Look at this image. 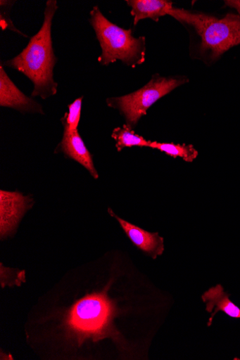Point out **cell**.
Instances as JSON below:
<instances>
[{
  "mask_svg": "<svg viewBox=\"0 0 240 360\" xmlns=\"http://www.w3.org/2000/svg\"><path fill=\"white\" fill-rule=\"evenodd\" d=\"M189 32L191 55L211 65L232 48L240 45V15H216L173 8L168 13Z\"/></svg>",
  "mask_w": 240,
  "mask_h": 360,
  "instance_id": "cell-1",
  "label": "cell"
},
{
  "mask_svg": "<svg viewBox=\"0 0 240 360\" xmlns=\"http://www.w3.org/2000/svg\"><path fill=\"white\" fill-rule=\"evenodd\" d=\"M58 10L56 0H49L44 20L38 34L31 38L25 49L13 59L4 61L6 67L25 75L33 84L31 96L43 100L57 94L58 84L53 79V68L57 58L53 49L51 27Z\"/></svg>",
  "mask_w": 240,
  "mask_h": 360,
  "instance_id": "cell-2",
  "label": "cell"
},
{
  "mask_svg": "<svg viewBox=\"0 0 240 360\" xmlns=\"http://www.w3.org/2000/svg\"><path fill=\"white\" fill-rule=\"evenodd\" d=\"M90 23L101 49L98 58L101 65H108L121 60L127 67L135 68L145 62V37H134L131 29L126 30L113 23L97 6L90 12Z\"/></svg>",
  "mask_w": 240,
  "mask_h": 360,
  "instance_id": "cell-3",
  "label": "cell"
},
{
  "mask_svg": "<svg viewBox=\"0 0 240 360\" xmlns=\"http://www.w3.org/2000/svg\"><path fill=\"white\" fill-rule=\"evenodd\" d=\"M189 82L186 77H164L155 75L141 89L125 96L109 98L107 103L109 107L120 110L126 124L132 128L162 97Z\"/></svg>",
  "mask_w": 240,
  "mask_h": 360,
  "instance_id": "cell-4",
  "label": "cell"
},
{
  "mask_svg": "<svg viewBox=\"0 0 240 360\" xmlns=\"http://www.w3.org/2000/svg\"><path fill=\"white\" fill-rule=\"evenodd\" d=\"M113 315L110 301L103 294H94L79 301L72 308L68 323L84 338L101 339L109 328Z\"/></svg>",
  "mask_w": 240,
  "mask_h": 360,
  "instance_id": "cell-5",
  "label": "cell"
},
{
  "mask_svg": "<svg viewBox=\"0 0 240 360\" xmlns=\"http://www.w3.org/2000/svg\"><path fill=\"white\" fill-rule=\"evenodd\" d=\"M34 201L18 191H0V238L6 239L17 230L25 214Z\"/></svg>",
  "mask_w": 240,
  "mask_h": 360,
  "instance_id": "cell-6",
  "label": "cell"
},
{
  "mask_svg": "<svg viewBox=\"0 0 240 360\" xmlns=\"http://www.w3.org/2000/svg\"><path fill=\"white\" fill-rule=\"evenodd\" d=\"M0 106L13 108L22 113L44 115L42 105L25 95L15 85L2 64L0 67Z\"/></svg>",
  "mask_w": 240,
  "mask_h": 360,
  "instance_id": "cell-7",
  "label": "cell"
},
{
  "mask_svg": "<svg viewBox=\"0 0 240 360\" xmlns=\"http://www.w3.org/2000/svg\"><path fill=\"white\" fill-rule=\"evenodd\" d=\"M108 212L112 217L118 220L125 234L137 248H139L153 259L163 254L164 251L163 238L160 237L158 233H151L145 231L139 226L118 217L111 209H109Z\"/></svg>",
  "mask_w": 240,
  "mask_h": 360,
  "instance_id": "cell-8",
  "label": "cell"
},
{
  "mask_svg": "<svg viewBox=\"0 0 240 360\" xmlns=\"http://www.w3.org/2000/svg\"><path fill=\"white\" fill-rule=\"evenodd\" d=\"M56 153H63L66 157L76 160L89 172L94 179L99 178V174L94 165L92 155L84 144L78 130L72 134L64 132L62 141L56 149Z\"/></svg>",
  "mask_w": 240,
  "mask_h": 360,
  "instance_id": "cell-9",
  "label": "cell"
},
{
  "mask_svg": "<svg viewBox=\"0 0 240 360\" xmlns=\"http://www.w3.org/2000/svg\"><path fill=\"white\" fill-rule=\"evenodd\" d=\"M126 3L131 8L134 25L148 18L158 22L174 8L173 3L167 0H127Z\"/></svg>",
  "mask_w": 240,
  "mask_h": 360,
  "instance_id": "cell-10",
  "label": "cell"
},
{
  "mask_svg": "<svg viewBox=\"0 0 240 360\" xmlns=\"http://www.w3.org/2000/svg\"><path fill=\"white\" fill-rule=\"evenodd\" d=\"M229 297L221 285L211 288L203 294L202 300L207 304L206 309L212 313L208 326L212 324L214 316L220 311L230 317L240 319V309L233 304Z\"/></svg>",
  "mask_w": 240,
  "mask_h": 360,
  "instance_id": "cell-11",
  "label": "cell"
},
{
  "mask_svg": "<svg viewBox=\"0 0 240 360\" xmlns=\"http://www.w3.org/2000/svg\"><path fill=\"white\" fill-rule=\"evenodd\" d=\"M112 138L116 141V148L119 152L125 148L134 146L150 148L151 141L136 134L132 128L127 124L114 129Z\"/></svg>",
  "mask_w": 240,
  "mask_h": 360,
  "instance_id": "cell-12",
  "label": "cell"
},
{
  "mask_svg": "<svg viewBox=\"0 0 240 360\" xmlns=\"http://www.w3.org/2000/svg\"><path fill=\"white\" fill-rule=\"evenodd\" d=\"M150 148L159 150L173 158H182L187 162H192L198 156V151L191 145H176L151 141Z\"/></svg>",
  "mask_w": 240,
  "mask_h": 360,
  "instance_id": "cell-13",
  "label": "cell"
},
{
  "mask_svg": "<svg viewBox=\"0 0 240 360\" xmlns=\"http://www.w3.org/2000/svg\"><path fill=\"white\" fill-rule=\"evenodd\" d=\"M83 97L78 98L72 104L68 105V112L61 119L64 132L72 134L78 130L82 112Z\"/></svg>",
  "mask_w": 240,
  "mask_h": 360,
  "instance_id": "cell-14",
  "label": "cell"
},
{
  "mask_svg": "<svg viewBox=\"0 0 240 360\" xmlns=\"http://www.w3.org/2000/svg\"><path fill=\"white\" fill-rule=\"evenodd\" d=\"M11 276L8 272L6 268L1 264V284L3 287L6 285H20L23 282L25 281L24 271H18L17 270L11 269Z\"/></svg>",
  "mask_w": 240,
  "mask_h": 360,
  "instance_id": "cell-15",
  "label": "cell"
},
{
  "mask_svg": "<svg viewBox=\"0 0 240 360\" xmlns=\"http://www.w3.org/2000/svg\"><path fill=\"white\" fill-rule=\"evenodd\" d=\"M225 6L235 10L240 15V0H225Z\"/></svg>",
  "mask_w": 240,
  "mask_h": 360,
  "instance_id": "cell-16",
  "label": "cell"
}]
</instances>
